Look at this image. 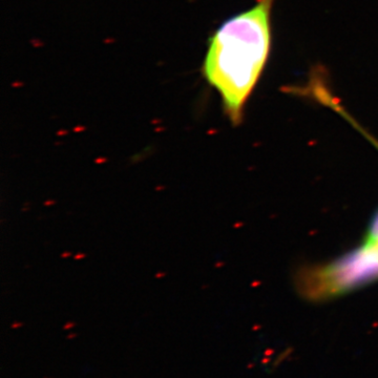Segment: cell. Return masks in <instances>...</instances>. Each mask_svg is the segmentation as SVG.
I'll use <instances>...</instances> for the list:
<instances>
[{"label": "cell", "mask_w": 378, "mask_h": 378, "mask_svg": "<svg viewBox=\"0 0 378 378\" xmlns=\"http://www.w3.org/2000/svg\"><path fill=\"white\" fill-rule=\"evenodd\" d=\"M274 0H257L252 8L225 21L210 38L203 74L220 94L229 120L237 125L265 69L271 50Z\"/></svg>", "instance_id": "1"}, {"label": "cell", "mask_w": 378, "mask_h": 378, "mask_svg": "<svg viewBox=\"0 0 378 378\" xmlns=\"http://www.w3.org/2000/svg\"><path fill=\"white\" fill-rule=\"evenodd\" d=\"M378 279V244L360 247L321 265L304 268L296 288L308 300L323 302L349 293Z\"/></svg>", "instance_id": "2"}, {"label": "cell", "mask_w": 378, "mask_h": 378, "mask_svg": "<svg viewBox=\"0 0 378 378\" xmlns=\"http://www.w3.org/2000/svg\"><path fill=\"white\" fill-rule=\"evenodd\" d=\"M365 242L369 244H378V210L370 222Z\"/></svg>", "instance_id": "3"}]
</instances>
